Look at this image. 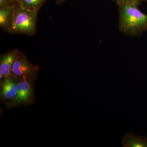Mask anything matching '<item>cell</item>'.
Here are the masks:
<instances>
[{
	"mask_svg": "<svg viewBox=\"0 0 147 147\" xmlns=\"http://www.w3.org/2000/svg\"><path fill=\"white\" fill-rule=\"evenodd\" d=\"M119 28L125 34L137 36L147 31V14L131 4L118 5Z\"/></svg>",
	"mask_w": 147,
	"mask_h": 147,
	"instance_id": "obj_1",
	"label": "cell"
},
{
	"mask_svg": "<svg viewBox=\"0 0 147 147\" xmlns=\"http://www.w3.org/2000/svg\"><path fill=\"white\" fill-rule=\"evenodd\" d=\"M38 13L16 4L7 31L11 34H34L36 31Z\"/></svg>",
	"mask_w": 147,
	"mask_h": 147,
	"instance_id": "obj_2",
	"label": "cell"
},
{
	"mask_svg": "<svg viewBox=\"0 0 147 147\" xmlns=\"http://www.w3.org/2000/svg\"><path fill=\"white\" fill-rule=\"evenodd\" d=\"M38 70V66L31 63L21 53L13 64L11 75L18 80L25 79L34 83Z\"/></svg>",
	"mask_w": 147,
	"mask_h": 147,
	"instance_id": "obj_3",
	"label": "cell"
},
{
	"mask_svg": "<svg viewBox=\"0 0 147 147\" xmlns=\"http://www.w3.org/2000/svg\"><path fill=\"white\" fill-rule=\"evenodd\" d=\"M34 83L25 79L19 80L17 84V95L8 104V107L12 108L19 105L33 104L35 100Z\"/></svg>",
	"mask_w": 147,
	"mask_h": 147,
	"instance_id": "obj_4",
	"label": "cell"
},
{
	"mask_svg": "<svg viewBox=\"0 0 147 147\" xmlns=\"http://www.w3.org/2000/svg\"><path fill=\"white\" fill-rule=\"evenodd\" d=\"M18 81L19 80L11 75L5 77L1 82V100L8 105L15 98L17 95Z\"/></svg>",
	"mask_w": 147,
	"mask_h": 147,
	"instance_id": "obj_5",
	"label": "cell"
},
{
	"mask_svg": "<svg viewBox=\"0 0 147 147\" xmlns=\"http://www.w3.org/2000/svg\"><path fill=\"white\" fill-rule=\"evenodd\" d=\"M20 53L18 50L9 51L2 55L0 59V80L11 75L13 64Z\"/></svg>",
	"mask_w": 147,
	"mask_h": 147,
	"instance_id": "obj_6",
	"label": "cell"
},
{
	"mask_svg": "<svg viewBox=\"0 0 147 147\" xmlns=\"http://www.w3.org/2000/svg\"><path fill=\"white\" fill-rule=\"evenodd\" d=\"M123 147H147V138L131 133L126 134L121 140Z\"/></svg>",
	"mask_w": 147,
	"mask_h": 147,
	"instance_id": "obj_7",
	"label": "cell"
},
{
	"mask_svg": "<svg viewBox=\"0 0 147 147\" xmlns=\"http://www.w3.org/2000/svg\"><path fill=\"white\" fill-rule=\"evenodd\" d=\"M15 5L0 7V27L4 30H7Z\"/></svg>",
	"mask_w": 147,
	"mask_h": 147,
	"instance_id": "obj_8",
	"label": "cell"
},
{
	"mask_svg": "<svg viewBox=\"0 0 147 147\" xmlns=\"http://www.w3.org/2000/svg\"><path fill=\"white\" fill-rule=\"evenodd\" d=\"M46 0H16V4L24 8L38 12Z\"/></svg>",
	"mask_w": 147,
	"mask_h": 147,
	"instance_id": "obj_9",
	"label": "cell"
},
{
	"mask_svg": "<svg viewBox=\"0 0 147 147\" xmlns=\"http://www.w3.org/2000/svg\"><path fill=\"white\" fill-rule=\"evenodd\" d=\"M115 2L117 5L125 4H131L139 5L143 0H113Z\"/></svg>",
	"mask_w": 147,
	"mask_h": 147,
	"instance_id": "obj_10",
	"label": "cell"
},
{
	"mask_svg": "<svg viewBox=\"0 0 147 147\" xmlns=\"http://www.w3.org/2000/svg\"><path fill=\"white\" fill-rule=\"evenodd\" d=\"M16 0H0V7L15 5Z\"/></svg>",
	"mask_w": 147,
	"mask_h": 147,
	"instance_id": "obj_11",
	"label": "cell"
},
{
	"mask_svg": "<svg viewBox=\"0 0 147 147\" xmlns=\"http://www.w3.org/2000/svg\"><path fill=\"white\" fill-rule=\"evenodd\" d=\"M65 0H56V3L57 4H61Z\"/></svg>",
	"mask_w": 147,
	"mask_h": 147,
	"instance_id": "obj_12",
	"label": "cell"
}]
</instances>
